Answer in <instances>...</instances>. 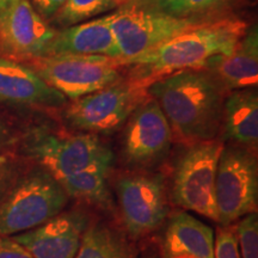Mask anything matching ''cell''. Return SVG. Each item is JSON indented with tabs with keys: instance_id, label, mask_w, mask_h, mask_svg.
Instances as JSON below:
<instances>
[{
	"instance_id": "cell-1",
	"label": "cell",
	"mask_w": 258,
	"mask_h": 258,
	"mask_svg": "<svg viewBox=\"0 0 258 258\" xmlns=\"http://www.w3.org/2000/svg\"><path fill=\"white\" fill-rule=\"evenodd\" d=\"M226 90L207 70L167 74L148 86V95L166 116L172 131L185 143H205L217 137L222 124Z\"/></svg>"
},
{
	"instance_id": "cell-2",
	"label": "cell",
	"mask_w": 258,
	"mask_h": 258,
	"mask_svg": "<svg viewBox=\"0 0 258 258\" xmlns=\"http://www.w3.org/2000/svg\"><path fill=\"white\" fill-rule=\"evenodd\" d=\"M246 31L247 24L239 18H213L153 49L116 60L120 66H134L137 77L156 82L179 71L205 70L213 57L230 54Z\"/></svg>"
},
{
	"instance_id": "cell-3",
	"label": "cell",
	"mask_w": 258,
	"mask_h": 258,
	"mask_svg": "<svg viewBox=\"0 0 258 258\" xmlns=\"http://www.w3.org/2000/svg\"><path fill=\"white\" fill-rule=\"evenodd\" d=\"M153 80L143 77L120 79L111 85L76 99L66 111L73 128L90 133H106L123 124L141 103L150 97Z\"/></svg>"
},
{
	"instance_id": "cell-4",
	"label": "cell",
	"mask_w": 258,
	"mask_h": 258,
	"mask_svg": "<svg viewBox=\"0 0 258 258\" xmlns=\"http://www.w3.org/2000/svg\"><path fill=\"white\" fill-rule=\"evenodd\" d=\"M67 195L49 172H35L19 182L0 203V237L37 227L60 214Z\"/></svg>"
},
{
	"instance_id": "cell-5",
	"label": "cell",
	"mask_w": 258,
	"mask_h": 258,
	"mask_svg": "<svg viewBox=\"0 0 258 258\" xmlns=\"http://www.w3.org/2000/svg\"><path fill=\"white\" fill-rule=\"evenodd\" d=\"M28 62L48 85L74 101L122 79L120 64L111 57L38 56L28 59Z\"/></svg>"
},
{
	"instance_id": "cell-6",
	"label": "cell",
	"mask_w": 258,
	"mask_h": 258,
	"mask_svg": "<svg viewBox=\"0 0 258 258\" xmlns=\"http://www.w3.org/2000/svg\"><path fill=\"white\" fill-rule=\"evenodd\" d=\"M202 22L206 21L175 17L129 5H122L110 14V27L120 51L118 59H129L153 49Z\"/></svg>"
},
{
	"instance_id": "cell-7",
	"label": "cell",
	"mask_w": 258,
	"mask_h": 258,
	"mask_svg": "<svg viewBox=\"0 0 258 258\" xmlns=\"http://www.w3.org/2000/svg\"><path fill=\"white\" fill-rule=\"evenodd\" d=\"M258 196L257 160L241 147L224 148L215 177L218 221L222 226L256 211Z\"/></svg>"
},
{
	"instance_id": "cell-8",
	"label": "cell",
	"mask_w": 258,
	"mask_h": 258,
	"mask_svg": "<svg viewBox=\"0 0 258 258\" xmlns=\"http://www.w3.org/2000/svg\"><path fill=\"white\" fill-rule=\"evenodd\" d=\"M224 145L218 141L195 144L179 160L172 195L179 207L218 221L215 177Z\"/></svg>"
},
{
	"instance_id": "cell-9",
	"label": "cell",
	"mask_w": 258,
	"mask_h": 258,
	"mask_svg": "<svg viewBox=\"0 0 258 258\" xmlns=\"http://www.w3.org/2000/svg\"><path fill=\"white\" fill-rule=\"evenodd\" d=\"M116 191L122 219L131 234L150 233L165 220L166 194L160 176H125L118 179Z\"/></svg>"
},
{
	"instance_id": "cell-10",
	"label": "cell",
	"mask_w": 258,
	"mask_h": 258,
	"mask_svg": "<svg viewBox=\"0 0 258 258\" xmlns=\"http://www.w3.org/2000/svg\"><path fill=\"white\" fill-rule=\"evenodd\" d=\"M172 138L166 116L150 96L128 118L123 139V156L133 165H150L166 156Z\"/></svg>"
},
{
	"instance_id": "cell-11",
	"label": "cell",
	"mask_w": 258,
	"mask_h": 258,
	"mask_svg": "<svg viewBox=\"0 0 258 258\" xmlns=\"http://www.w3.org/2000/svg\"><path fill=\"white\" fill-rule=\"evenodd\" d=\"M32 152L56 179L99 164H112L111 151L93 134L44 137Z\"/></svg>"
},
{
	"instance_id": "cell-12",
	"label": "cell",
	"mask_w": 258,
	"mask_h": 258,
	"mask_svg": "<svg viewBox=\"0 0 258 258\" xmlns=\"http://www.w3.org/2000/svg\"><path fill=\"white\" fill-rule=\"evenodd\" d=\"M55 34L29 0H18L0 11V46L11 55L43 56Z\"/></svg>"
},
{
	"instance_id": "cell-13",
	"label": "cell",
	"mask_w": 258,
	"mask_h": 258,
	"mask_svg": "<svg viewBox=\"0 0 258 258\" xmlns=\"http://www.w3.org/2000/svg\"><path fill=\"white\" fill-rule=\"evenodd\" d=\"M88 225L83 213H60L14 239L32 258H76Z\"/></svg>"
},
{
	"instance_id": "cell-14",
	"label": "cell",
	"mask_w": 258,
	"mask_h": 258,
	"mask_svg": "<svg viewBox=\"0 0 258 258\" xmlns=\"http://www.w3.org/2000/svg\"><path fill=\"white\" fill-rule=\"evenodd\" d=\"M55 55L105 56L118 59L120 51L110 27V15L89 19L56 31L43 56Z\"/></svg>"
},
{
	"instance_id": "cell-15",
	"label": "cell",
	"mask_w": 258,
	"mask_h": 258,
	"mask_svg": "<svg viewBox=\"0 0 258 258\" xmlns=\"http://www.w3.org/2000/svg\"><path fill=\"white\" fill-rule=\"evenodd\" d=\"M0 102L59 108L66 103V97L30 67L0 57Z\"/></svg>"
},
{
	"instance_id": "cell-16",
	"label": "cell",
	"mask_w": 258,
	"mask_h": 258,
	"mask_svg": "<svg viewBox=\"0 0 258 258\" xmlns=\"http://www.w3.org/2000/svg\"><path fill=\"white\" fill-rule=\"evenodd\" d=\"M226 91L253 89L258 83V29L252 27L227 55H219L205 67Z\"/></svg>"
},
{
	"instance_id": "cell-17",
	"label": "cell",
	"mask_w": 258,
	"mask_h": 258,
	"mask_svg": "<svg viewBox=\"0 0 258 258\" xmlns=\"http://www.w3.org/2000/svg\"><path fill=\"white\" fill-rule=\"evenodd\" d=\"M164 250L169 258H214V233L209 226L188 213H175L167 224Z\"/></svg>"
},
{
	"instance_id": "cell-18",
	"label": "cell",
	"mask_w": 258,
	"mask_h": 258,
	"mask_svg": "<svg viewBox=\"0 0 258 258\" xmlns=\"http://www.w3.org/2000/svg\"><path fill=\"white\" fill-rule=\"evenodd\" d=\"M226 135L253 148L258 143V96L253 89L234 90L226 97L222 114Z\"/></svg>"
},
{
	"instance_id": "cell-19",
	"label": "cell",
	"mask_w": 258,
	"mask_h": 258,
	"mask_svg": "<svg viewBox=\"0 0 258 258\" xmlns=\"http://www.w3.org/2000/svg\"><path fill=\"white\" fill-rule=\"evenodd\" d=\"M111 165L108 164H99L57 180L69 196L109 207L111 200L106 184V175Z\"/></svg>"
},
{
	"instance_id": "cell-20",
	"label": "cell",
	"mask_w": 258,
	"mask_h": 258,
	"mask_svg": "<svg viewBox=\"0 0 258 258\" xmlns=\"http://www.w3.org/2000/svg\"><path fill=\"white\" fill-rule=\"evenodd\" d=\"M76 258H134L120 234L102 224L88 225Z\"/></svg>"
},
{
	"instance_id": "cell-21",
	"label": "cell",
	"mask_w": 258,
	"mask_h": 258,
	"mask_svg": "<svg viewBox=\"0 0 258 258\" xmlns=\"http://www.w3.org/2000/svg\"><path fill=\"white\" fill-rule=\"evenodd\" d=\"M127 0H66L55 16L56 23L67 28L89 21L112 9H118Z\"/></svg>"
},
{
	"instance_id": "cell-22",
	"label": "cell",
	"mask_w": 258,
	"mask_h": 258,
	"mask_svg": "<svg viewBox=\"0 0 258 258\" xmlns=\"http://www.w3.org/2000/svg\"><path fill=\"white\" fill-rule=\"evenodd\" d=\"M237 239L241 258H258L257 213L245 215L237 226Z\"/></svg>"
},
{
	"instance_id": "cell-23",
	"label": "cell",
	"mask_w": 258,
	"mask_h": 258,
	"mask_svg": "<svg viewBox=\"0 0 258 258\" xmlns=\"http://www.w3.org/2000/svg\"><path fill=\"white\" fill-rule=\"evenodd\" d=\"M230 0H182L178 17L207 21Z\"/></svg>"
},
{
	"instance_id": "cell-24",
	"label": "cell",
	"mask_w": 258,
	"mask_h": 258,
	"mask_svg": "<svg viewBox=\"0 0 258 258\" xmlns=\"http://www.w3.org/2000/svg\"><path fill=\"white\" fill-rule=\"evenodd\" d=\"M214 258H241L237 234L226 226L218 230L214 243Z\"/></svg>"
},
{
	"instance_id": "cell-25",
	"label": "cell",
	"mask_w": 258,
	"mask_h": 258,
	"mask_svg": "<svg viewBox=\"0 0 258 258\" xmlns=\"http://www.w3.org/2000/svg\"><path fill=\"white\" fill-rule=\"evenodd\" d=\"M182 0H127L123 5L135 6L139 9L161 12L178 17V11Z\"/></svg>"
},
{
	"instance_id": "cell-26",
	"label": "cell",
	"mask_w": 258,
	"mask_h": 258,
	"mask_svg": "<svg viewBox=\"0 0 258 258\" xmlns=\"http://www.w3.org/2000/svg\"><path fill=\"white\" fill-rule=\"evenodd\" d=\"M0 258H32V256L15 239L0 237Z\"/></svg>"
},
{
	"instance_id": "cell-27",
	"label": "cell",
	"mask_w": 258,
	"mask_h": 258,
	"mask_svg": "<svg viewBox=\"0 0 258 258\" xmlns=\"http://www.w3.org/2000/svg\"><path fill=\"white\" fill-rule=\"evenodd\" d=\"M32 8L38 12L42 18L55 17L57 12L64 5L66 0H31Z\"/></svg>"
},
{
	"instance_id": "cell-28",
	"label": "cell",
	"mask_w": 258,
	"mask_h": 258,
	"mask_svg": "<svg viewBox=\"0 0 258 258\" xmlns=\"http://www.w3.org/2000/svg\"><path fill=\"white\" fill-rule=\"evenodd\" d=\"M17 2L18 0H0V11H4L5 9H8L9 6H11Z\"/></svg>"
},
{
	"instance_id": "cell-29",
	"label": "cell",
	"mask_w": 258,
	"mask_h": 258,
	"mask_svg": "<svg viewBox=\"0 0 258 258\" xmlns=\"http://www.w3.org/2000/svg\"><path fill=\"white\" fill-rule=\"evenodd\" d=\"M171 258H195V257H189V256H177V257H171Z\"/></svg>"
}]
</instances>
